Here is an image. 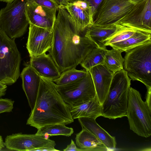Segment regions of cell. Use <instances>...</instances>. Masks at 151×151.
<instances>
[{
    "mask_svg": "<svg viewBox=\"0 0 151 151\" xmlns=\"http://www.w3.org/2000/svg\"><path fill=\"white\" fill-rule=\"evenodd\" d=\"M53 29L52 45L48 51L61 73L76 67L98 47L85 36L83 29L64 7L59 5Z\"/></svg>",
    "mask_w": 151,
    "mask_h": 151,
    "instance_id": "obj_1",
    "label": "cell"
},
{
    "mask_svg": "<svg viewBox=\"0 0 151 151\" xmlns=\"http://www.w3.org/2000/svg\"><path fill=\"white\" fill-rule=\"evenodd\" d=\"M70 107L63 100L54 82L41 77L35 104L27 124L38 129L55 124H71L74 119Z\"/></svg>",
    "mask_w": 151,
    "mask_h": 151,
    "instance_id": "obj_2",
    "label": "cell"
},
{
    "mask_svg": "<svg viewBox=\"0 0 151 151\" xmlns=\"http://www.w3.org/2000/svg\"><path fill=\"white\" fill-rule=\"evenodd\" d=\"M131 81L124 69L114 74L108 93L101 106L102 116L110 119L126 116Z\"/></svg>",
    "mask_w": 151,
    "mask_h": 151,
    "instance_id": "obj_3",
    "label": "cell"
},
{
    "mask_svg": "<svg viewBox=\"0 0 151 151\" xmlns=\"http://www.w3.org/2000/svg\"><path fill=\"white\" fill-rule=\"evenodd\" d=\"M124 69L133 81L151 90V40L126 52Z\"/></svg>",
    "mask_w": 151,
    "mask_h": 151,
    "instance_id": "obj_4",
    "label": "cell"
},
{
    "mask_svg": "<svg viewBox=\"0 0 151 151\" xmlns=\"http://www.w3.org/2000/svg\"><path fill=\"white\" fill-rule=\"evenodd\" d=\"M151 109L143 101L139 92L130 87L126 116L130 129L138 135L145 138L151 135Z\"/></svg>",
    "mask_w": 151,
    "mask_h": 151,
    "instance_id": "obj_5",
    "label": "cell"
},
{
    "mask_svg": "<svg viewBox=\"0 0 151 151\" xmlns=\"http://www.w3.org/2000/svg\"><path fill=\"white\" fill-rule=\"evenodd\" d=\"M0 29V82L10 85L20 76L21 57L14 41Z\"/></svg>",
    "mask_w": 151,
    "mask_h": 151,
    "instance_id": "obj_6",
    "label": "cell"
},
{
    "mask_svg": "<svg viewBox=\"0 0 151 151\" xmlns=\"http://www.w3.org/2000/svg\"><path fill=\"white\" fill-rule=\"evenodd\" d=\"M28 0H14L0 10V29L12 39L23 36L29 25L25 13Z\"/></svg>",
    "mask_w": 151,
    "mask_h": 151,
    "instance_id": "obj_7",
    "label": "cell"
},
{
    "mask_svg": "<svg viewBox=\"0 0 151 151\" xmlns=\"http://www.w3.org/2000/svg\"><path fill=\"white\" fill-rule=\"evenodd\" d=\"M134 5L128 0H103L93 15V24L104 27L114 26Z\"/></svg>",
    "mask_w": 151,
    "mask_h": 151,
    "instance_id": "obj_8",
    "label": "cell"
},
{
    "mask_svg": "<svg viewBox=\"0 0 151 151\" xmlns=\"http://www.w3.org/2000/svg\"><path fill=\"white\" fill-rule=\"evenodd\" d=\"M87 71L86 76L78 81L62 85L55 84L63 100L70 106L93 99L96 96L91 74Z\"/></svg>",
    "mask_w": 151,
    "mask_h": 151,
    "instance_id": "obj_9",
    "label": "cell"
},
{
    "mask_svg": "<svg viewBox=\"0 0 151 151\" xmlns=\"http://www.w3.org/2000/svg\"><path fill=\"white\" fill-rule=\"evenodd\" d=\"M4 144L9 150L19 151H34L43 147H55L56 145L54 140L45 136L21 133L7 136Z\"/></svg>",
    "mask_w": 151,
    "mask_h": 151,
    "instance_id": "obj_10",
    "label": "cell"
},
{
    "mask_svg": "<svg viewBox=\"0 0 151 151\" xmlns=\"http://www.w3.org/2000/svg\"><path fill=\"white\" fill-rule=\"evenodd\" d=\"M26 48L30 57L44 53L50 49L52 43V30L29 23Z\"/></svg>",
    "mask_w": 151,
    "mask_h": 151,
    "instance_id": "obj_11",
    "label": "cell"
},
{
    "mask_svg": "<svg viewBox=\"0 0 151 151\" xmlns=\"http://www.w3.org/2000/svg\"><path fill=\"white\" fill-rule=\"evenodd\" d=\"M118 23L151 33V0H145L135 5Z\"/></svg>",
    "mask_w": 151,
    "mask_h": 151,
    "instance_id": "obj_12",
    "label": "cell"
},
{
    "mask_svg": "<svg viewBox=\"0 0 151 151\" xmlns=\"http://www.w3.org/2000/svg\"><path fill=\"white\" fill-rule=\"evenodd\" d=\"M56 11L42 6L32 0H28L25 5V14L29 24L52 30Z\"/></svg>",
    "mask_w": 151,
    "mask_h": 151,
    "instance_id": "obj_13",
    "label": "cell"
},
{
    "mask_svg": "<svg viewBox=\"0 0 151 151\" xmlns=\"http://www.w3.org/2000/svg\"><path fill=\"white\" fill-rule=\"evenodd\" d=\"M88 71L91 74L97 97L101 106L108 93L114 73L104 64L94 66Z\"/></svg>",
    "mask_w": 151,
    "mask_h": 151,
    "instance_id": "obj_14",
    "label": "cell"
},
{
    "mask_svg": "<svg viewBox=\"0 0 151 151\" xmlns=\"http://www.w3.org/2000/svg\"><path fill=\"white\" fill-rule=\"evenodd\" d=\"M64 6L83 29H86L93 24L91 7L85 0H71Z\"/></svg>",
    "mask_w": 151,
    "mask_h": 151,
    "instance_id": "obj_15",
    "label": "cell"
},
{
    "mask_svg": "<svg viewBox=\"0 0 151 151\" xmlns=\"http://www.w3.org/2000/svg\"><path fill=\"white\" fill-rule=\"evenodd\" d=\"M20 76L22 88L32 110L35 104L41 77L29 65L23 69Z\"/></svg>",
    "mask_w": 151,
    "mask_h": 151,
    "instance_id": "obj_16",
    "label": "cell"
},
{
    "mask_svg": "<svg viewBox=\"0 0 151 151\" xmlns=\"http://www.w3.org/2000/svg\"><path fill=\"white\" fill-rule=\"evenodd\" d=\"M29 65L41 77L52 81L59 78L61 73L49 54L46 53L30 57Z\"/></svg>",
    "mask_w": 151,
    "mask_h": 151,
    "instance_id": "obj_17",
    "label": "cell"
},
{
    "mask_svg": "<svg viewBox=\"0 0 151 151\" xmlns=\"http://www.w3.org/2000/svg\"><path fill=\"white\" fill-rule=\"evenodd\" d=\"M82 128L87 130L97 137L109 150L115 149L116 142L115 137L111 136L101 127L96 119L82 117L78 119Z\"/></svg>",
    "mask_w": 151,
    "mask_h": 151,
    "instance_id": "obj_18",
    "label": "cell"
},
{
    "mask_svg": "<svg viewBox=\"0 0 151 151\" xmlns=\"http://www.w3.org/2000/svg\"><path fill=\"white\" fill-rule=\"evenodd\" d=\"M70 109L73 119L82 117L96 119L97 117L102 116L101 106L96 96L93 99L70 106Z\"/></svg>",
    "mask_w": 151,
    "mask_h": 151,
    "instance_id": "obj_19",
    "label": "cell"
},
{
    "mask_svg": "<svg viewBox=\"0 0 151 151\" xmlns=\"http://www.w3.org/2000/svg\"><path fill=\"white\" fill-rule=\"evenodd\" d=\"M76 143L82 151H104L108 150L104 145L97 137L85 129L76 134Z\"/></svg>",
    "mask_w": 151,
    "mask_h": 151,
    "instance_id": "obj_20",
    "label": "cell"
},
{
    "mask_svg": "<svg viewBox=\"0 0 151 151\" xmlns=\"http://www.w3.org/2000/svg\"><path fill=\"white\" fill-rule=\"evenodd\" d=\"M117 27L115 25L104 27L92 24L87 28L85 36L96 44L98 47L106 48L104 42L116 31Z\"/></svg>",
    "mask_w": 151,
    "mask_h": 151,
    "instance_id": "obj_21",
    "label": "cell"
},
{
    "mask_svg": "<svg viewBox=\"0 0 151 151\" xmlns=\"http://www.w3.org/2000/svg\"><path fill=\"white\" fill-rule=\"evenodd\" d=\"M151 33L138 30L126 40L111 44L109 46L122 52H126L151 40Z\"/></svg>",
    "mask_w": 151,
    "mask_h": 151,
    "instance_id": "obj_22",
    "label": "cell"
},
{
    "mask_svg": "<svg viewBox=\"0 0 151 151\" xmlns=\"http://www.w3.org/2000/svg\"><path fill=\"white\" fill-rule=\"evenodd\" d=\"M120 50L112 48L107 50L105 55L104 64L114 73L124 69V59Z\"/></svg>",
    "mask_w": 151,
    "mask_h": 151,
    "instance_id": "obj_23",
    "label": "cell"
},
{
    "mask_svg": "<svg viewBox=\"0 0 151 151\" xmlns=\"http://www.w3.org/2000/svg\"><path fill=\"white\" fill-rule=\"evenodd\" d=\"M116 25L117 27V30L105 41V47L124 40L139 30L125 24L117 23Z\"/></svg>",
    "mask_w": 151,
    "mask_h": 151,
    "instance_id": "obj_24",
    "label": "cell"
},
{
    "mask_svg": "<svg viewBox=\"0 0 151 151\" xmlns=\"http://www.w3.org/2000/svg\"><path fill=\"white\" fill-rule=\"evenodd\" d=\"M107 50L106 48L97 47L93 49L81 63V65L85 70H88L94 66L103 64Z\"/></svg>",
    "mask_w": 151,
    "mask_h": 151,
    "instance_id": "obj_25",
    "label": "cell"
},
{
    "mask_svg": "<svg viewBox=\"0 0 151 151\" xmlns=\"http://www.w3.org/2000/svg\"><path fill=\"white\" fill-rule=\"evenodd\" d=\"M37 129L36 134L45 136L47 138L53 135L70 136L73 132L72 128L68 127L65 125L55 124L41 127Z\"/></svg>",
    "mask_w": 151,
    "mask_h": 151,
    "instance_id": "obj_26",
    "label": "cell"
},
{
    "mask_svg": "<svg viewBox=\"0 0 151 151\" xmlns=\"http://www.w3.org/2000/svg\"><path fill=\"white\" fill-rule=\"evenodd\" d=\"M87 71L79 70L74 68L62 73L59 78L52 81L57 85H62L78 81L86 76Z\"/></svg>",
    "mask_w": 151,
    "mask_h": 151,
    "instance_id": "obj_27",
    "label": "cell"
},
{
    "mask_svg": "<svg viewBox=\"0 0 151 151\" xmlns=\"http://www.w3.org/2000/svg\"><path fill=\"white\" fill-rule=\"evenodd\" d=\"M14 101L8 99H0V114L4 112H9L13 108Z\"/></svg>",
    "mask_w": 151,
    "mask_h": 151,
    "instance_id": "obj_28",
    "label": "cell"
},
{
    "mask_svg": "<svg viewBox=\"0 0 151 151\" xmlns=\"http://www.w3.org/2000/svg\"><path fill=\"white\" fill-rule=\"evenodd\" d=\"M37 4L45 8L58 11L59 5L55 0H32Z\"/></svg>",
    "mask_w": 151,
    "mask_h": 151,
    "instance_id": "obj_29",
    "label": "cell"
},
{
    "mask_svg": "<svg viewBox=\"0 0 151 151\" xmlns=\"http://www.w3.org/2000/svg\"><path fill=\"white\" fill-rule=\"evenodd\" d=\"M71 0H68V2ZM91 7L93 17L98 6L103 0H85Z\"/></svg>",
    "mask_w": 151,
    "mask_h": 151,
    "instance_id": "obj_30",
    "label": "cell"
},
{
    "mask_svg": "<svg viewBox=\"0 0 151 151\" xmlns=\"http://www.w3.org/2000/svg\"><path fill=\"white\" fill-rule=\"evenodd\" d=\"M64 151H81L82 150L77 147L76 144L73 139H71L70 143L63 150Z\"/></svg>",
    "mask_w": 151,
    "mask_h": 151,
    "instance_id": "obj_31",
    "label": "cell"
},
{
    "mask_svg": "<svg viewBox=\"0 0 151 151\" xmlns=\"http://www.w3.org/2000/svg\"><path fill=\"white\" fill-rule=\"evenodd\" d=\"M34 151H59L55 148V147H45L36 149Z\"/></svg>",
    "mask_w": 151,
    "mask_h": 151,
    "instance_id": "obj_32",
    "label": "cell"
},
{
    "mask_svg": "<svg viewBox=\"0 0 151 151\" xmlns=\"http://www.w3.org/2000/svg\"><path fill=\"white\" fill-rule=\"evenodd\" d=\"M7 88V85L0 82V97L5 95Z\"/></svg>",
    "mask_w": 151,
    "mask_h": 151,
    "instance_id": "obj_33",
    "label": "cell"
},
{
    "mask_svg": "<svg viewBox=\"0 0 151 151\" xmlns=\"http://www.w3.org/2000/svg\"><path fill=\"white\" fill-rule=\"evenodd\" d=\"M151 91H147L146 96V101L149 107L151 108Z\"/></svg>",
    "mask_w": 151,
    "mask_h": 151,
    "instance_id": "obj_34",
    "label": "cell"
},
{
    "mask_svg": "<svg viewBox=\"0 0 151 151\" xmlns=\"http://www.w3.org/2000/svg\"><path fill=\"white\" fill-rule=\"evenodd\" d=\"M59 5L65 6L68 3V0H55Z\"/></svg>",
    "mask_w": 151,
    "mask_h": 151,
    "instance_id": "obj_35",
    "label": "cell"
},
{
    "mask_svg": "<svg viewBox=\"0 0 151 151\" xmlns=\"http://www.w3.org/2000/svg\"><path fill=\"white\" fill-rule=\"evenodd\" d=\"M130 2L134 5L140 3L145 0H128Z\"/></svg>",
    "mask_w": 151,
    "mask_h": 151,
    "instance_id": "obj_36",
    "label": "cell"
},
{
    "mask_svg": "<svg viewBox=\"0 0 151 151\" xmlns=\"http://www.w3.org/2000/svg\"><path fill=\"white\" fill-rule=\"evenodd\" d=\"M5 145L4 142L2 137V136L0 135V150L4 147Z\"/></svg>",
    "mask_w": 151,
    "mask_h": 151,
    "instance_id": "obj_37",
    "label": "cell"
},
{
    "mask_svg": "<svg viewBox=\"0 0 151 151\" xmlns=\"http://www.w3.org/2000/svg\"><path fill=\"white\" fill-rule=\"evenodd\" d=\"M14 0H0V1L5 2L6 3H10L12 2Z\"/></svg>",
    "mask_w": 151,
    "mask_h": 151,
    "instance_id": "obj_38",
    "label": "cell"
}]
</instances>
